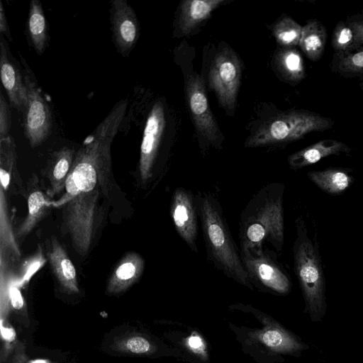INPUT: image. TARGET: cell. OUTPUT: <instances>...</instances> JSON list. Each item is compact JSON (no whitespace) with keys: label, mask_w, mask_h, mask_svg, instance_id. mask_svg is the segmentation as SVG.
<instances>
[{"label":"cell","mask_w":363,"mask_h":363,"mask_svg":"<svg viewBox=\"0 0 363 363\" xmlns=\"http://www.w3.org/2000/svg\"><path fill=\"white\" fill-rule=\"evenodd\" d=\"M128 106V100L118 101L106 118L83 141L75 152L62 199L101 188L106 190L111 174V146Z\"/></svg>","instance_id":"cell-1"},{"label":"cell","mask_w":363,"mask_h":363,"mask_svg":"<svg viewBox=\"0 0 363 363\" xmlns=\"http://www.w3.org/2000/svg\"><path fill=\"white\" fill-rule=\"evenodd\" d=\"M284 185L263 186L248 201L239 220L240 250L262 248L268 243L281 254L284 242L283 198Z\"/></svg>","instance_id":"cell-2"},{"label":"cell","mask_w":363,"mask_h":363,"mask_svg":"<svg viewBox=\"0 0 363 363\" xmlns=\"http://www.w3.org/2000/svg\"><path fill=\"white\" fill-rule=\"evenodd\" d=\"M195 199L208 259L229 278L251 286L218 198L210 191H199Z\"/></svg>","instance_id":"cell-3"},{"label":"cell","mask_w":363,"mask_h":363,"mask_svg":"<svg viewBox=\"0 0 363 363\" xmlns=\"http://www.w3.org/2000/svg\"><path fill=\"white\" fill-rule=\"evenodd\" d=\"M296 238L293 247L294 272L313 315H319L324 305L325 279L315 243L308 237L303 220L296 219Z\"/></svg>","instance_id":"cell-4"},{"label":"cell","mask_w":363,"mask_h":363,"mask_svg":"<svg viewBox=\"0 0 363 363\" xmlns=\"http://www.w3.org/2000/svg\"><path fill=\"white\" fill-rule=\"evenodd\" d=\"M332 121L315 113L295 111L272 118L261 125L245 142V147H256L289 143L308 133L323 131Z\"/></svg>","instance_id":"cell-5"},{"label":"cell","mask_w":363,"mask_h":363,"mask_svg":"<svg viewBox=\"0 0 363 363\" xmlns=\"http://www.w3.org/2000/svg\"><path fill=\"white\" fill-rule=\"evenodd\" d=\"M99 189L58 201L57 206L66 205L65 224L72 246L82 256L86 255L91 245L99 213Z\"/></svg>","instance_id":"cell-6"},{"label":"cell","mask_w":363,"mask_h":363,"mask_svg":"<svg viewBox=\"0 0 363 363\" xmlns=\"http://www.w3.org/2000/svg\"><path fill=\"white\" fill-rule=\"evenodd\" d=\"M241 76V61L231 48L226 47L215 55L209 69V86L228 112L235 108Z\"/></svg>","instance_id":"cell-7"},{"label":"cell","mask_w":363,"mask_h":363,"mask_svg":"<svg viewBox=\"0 0 363 363\" xmlns=\"http://www.w3.org/2000/svg\"><path fill=\"white\" fill-rule=\"evenodd\" d=\"M240 250L244 267L250 281H255L279 294H286L290 289L286 271L278 262L277 253L265 247Z\"/></svg>","instance_id":"cell-8"},{"label":"cell","mask_w":363,"mask_h":363,"mask_svg":"<svg viewBox=\"0 0 363 363\" xmlns=\"http://www.w3.org/2000/svg\"><path fill=\"white\" fill-rule=\"evenodd\" d=\"M21 58L25 68L23 79L27 97L23 110V129L30 145L35 147L41 145L51 133L52 114L39 86L28 72L29 67L26 61Z\"/></svg>","instance_id":"cell-9"},{"label":"cell","mask_w":363,"mask_h":363,"mask_svg":"<svg viewBox=\"0 0 363 363\" xmlns=\"http://www.w3.org/2000/svg\"><path fill=\"white\" fill-rule=\"evenodd\" d=\"M165 127L163 104L157 101L152 107L145 123L139 160V174L143 184L150 182L159 147Z\"/></svg>","instance_id":"cell-10"},{"label":"cell","mask_w":363,"mask_h":363,"mask_svg":"<svg viewBox=\"0 0 363 363\" xmlns=\"http://www.w3.org/2000/svg\"><path fill=\"white\" fill-rule=\"evenodd\" d=\"M170 216L178 235L194 252L198 253L199 216L195 196L190 190L180 186L174 191Z\"/></svg>","instance_id":"cell-11"},{"label":"cell","mask_w":363,"mask_h":363,"mask_svg":"<svg viewBox=\"0 0 363 363\" xmlns=\"http://www.w3.org/2000/svg\"><path fill=\"white\" fill-rule=\"evenodd\" d=\"M186 99L191 117L199 133L211 144L219 143V128L208 106L203 79L190 76L186 86Z\"/></svg>","instance_id":"cell-12"},{"label":"cell","mask_w":363,"mask_h":363,"mask_svg":"<svg viewBox=\"0 0 363 363\" xmlns=\"http://www.w3.org/2000/svg\"><path fill=\"white\" fill-rule=\"evenodd\" d=\"M111 21L113 40L117 50L123 57H127L139 37V22L135 11L125 0H113Z\"/></svg>","instance_id":"cell-13"},{"label":"cell","mask_w":363,"mask_h":363,"mask_svg":"<svg viewBox=\"0 0 363 363\" xmlns=\"http://www.w3.org/2000/svg\"><path fill=\"white\" fill-rule=\"evenodd\" d=\"M6 42L1 36L0 42V74L11 104L19 111L26 104V89L22 75L9 56Z\"/></svg>","instance_id":"cell-14"},{"label":"cell","mask_w":363,"mask_h":363,"mask_svg":"<svg viewBox=\"0 0 363 363\" xmlns=\"http://www.w3.org/2000/svg\"><path fill=\"white\" fill-rule=\"evenodd\" d=\"M350 150L348 146L335 140H323L297 151L288 157V163L292 169H299L313 164L321 159Z\"/></svg>","instance_id":"cell-15"},{"label":"cell","mask_w":363,"mask_h":363,"mask_svg":"<svg viewBox=\"0 0 363 363\" xmlns=\"http://www.w3.org/2000/svg\"><path fill=\"white\" fill-rule=\"evenodd\" d=\"M47 255L52 272L60 284L69 291L78 292L75 267L56 238L51 240Z\"/></svg>","instance_id":"cell-16"},{"label":"cell","mask_w":363,"mask_h":363,"mask_svg":"<svg viewBox=\"0 0 363 363\" xmlns=\"http://www.w3.org/2000/svg\"><path fill=\"white\" fill-rule=\"evenodd\" d=\"M144 267V259L138 253H127L111 274L108 281V291L119 292L130 286L142 275Z\"/></svg>","instance_id":"cell-17"},{"label":"cell","mask_w":363,"mask_h":363,"mask_svg":"<svg viewBox=\"0 0 363 363\" xmlns=\"http://www.w3.org/2000/svg\"><path fill=\"white\" fill-rule=\"evenodd\" d=\"M225 2L224 0H186L180 6L179 28L189 34L198 25L210 18L211 13Z\"/></svg>","instance_id":"cell-18"},{"label":"cell","mask_w":363,"mask_h":363,"mask_svg":"<svg viewBox=\"0 0 363 363\" xmlns=\"http://www.w3.org/2000/svg\"><path fill=\"white\" fill-rule=\"evenodd\" d=\"M74 150L63 147L53 152L48 171L50 188L49 193L52 195L58 194L65 189V184L71 169Z\"/></svg>","instance_id":"cell-19"},{"label":"cell","mask_w":363,"mask_h":363,"mask_svg":"<svg viewBox=\"0 0 363 363\" xmlns=\"http://www.w3.org/2000/svg\"><path fill=\"white\" fill-rule=\"evenodd\" d=\"M27 28L30 40L35 52L41 55L45 49L48 41V28L44 11L38 0L30 1Z\"/></svg>","instance_id":"cell-20"},{"label":"cell","mask_w":363,"mask_h":363,"mask_svg":"<svg viewBox=\"0 0 363 363\" xmlns=\"http://www.w3.org/2000/svg\"><path fill=\"white\" fill-rule=\"evenodd\" d=\"M326 42V30L318 21H311L302 27L299 45L311 60L316 61L322 55Z\"/></svg>","instance_id":"cell-21"},{"label":"cell","mask_w":363,"mask_h":363,"mask_svg":"<svg viewBox=\"0 0 363 363\" xmlns=\"http://www.w3.org/2000/svg\"><path fill=\"white\" fill-rule=\"evenodd\" d=\"M307 176L321 190L331 194L344 191L352 181V178L340 169L311 171L308 172Z\"/></svg>","instance_id":"cell-22"},{"label":"cell","mask_w":363,"mask_h":363,"mask_svg":"<svg viewBox=\"0 0 363 363\" xmlns=\"http://www.w3.org/2000/svg\"><path fill=\"white\" fill-rule=\"evenodd\" d=\"M277 69L284 78L298 82L305 76L303 59L294 49L284 48L279 50L275 56Z\"/></svg>","instance_id":"cell-23"},{"label":"cell","mask_w":363,"mask_h":363,"mask_svg":"<svg viewBox=\"0 0 363 363\" xmlns=\"http://www.w3.org/2000/svg\"><path fill=\"white\" fill-rule=\"evenodd\" d=\"M49 207V202L42 191L30 193L28 198V215L18 230V237L28 235L45 215Z\"/></svg>","instance_id":"cell-24"},{"label":"cell","mask_w":363,"mask_h":363,"mask_svg":"<svg viewBox=\"0 0 363 363\" xmlns=\"http://www.w3.org/2000/svg\"><path fill=\"white\" fill-rule=\"evenodd\" d=\"M261 342L277 352H292L301 348V345L291 335L278 328H269L259 335Z\"/></svg>","instance_id":"cell-25"},{"label":"cell","mask_w":363,"mask_h":363,"mask_svg":"<svg viewBox=\"0 0 363 363\" xmlns=\"http://www.w3.org/2000/svg\"><path fill=\"white\" fill-rule=\"evenodd\" d=\"M272 30L279 45L289 48L299 44L302 27L291 18H283L274 25Z\"/></svg>","instance_id":"cell-26"},{"label":"cell","mask_w":363,"mask_h":363,"mask_svg":"<svg viewBox=\"0 0 363 363\" xmlns=\"http://www.w3.org/2000/svg\"><path fill=\"white\" fill-rule=\"evenodd\" d=\"M333 46L337 51H347L357 45L354 33L350 26L340 23L335 27L333 35Z\"/></svg>","instance_id":"cell-27"},{"label":"cell","mask_w":363,"mask_h":363,"mask_svg":"<svg viewBox=\"0 0 363 363\" xmlns=\"http://www.w3.org/2000/svg\"><path fill=\"white\" fill-rule=\"evenodd\" d=\"M340 69L348 73H363V50L343 57L340 62Z\"/></svg>","instance_id":"cell-28"},{"label":"cell","mask_w":363,"mask_h":363,"mask_svg":"<svg viewBox=\"0 0 363 363\" xmlns=\"http://www.w3.org/2000/svg\"><path fill=\"white\" fill-rule=\"evenodd\" d=\"M11 113L4 95L0 92V139L9 136L11 128Z\"/></svg>","instance_id":"cell-29"},{"label":"cell","mask_w":363,"mask_h":363,"mask_svg":"<svg viewBox=\"0 0 363 363\" xmlns=\"http://www.w3.org/2000/svg\"><path fill=\"white\" fill-rule=\"evenodd\" d=\"M125 347L130 352L143 354L150 351L151 345L145 338L140 336H135L129 338L126 341Z\"/></svg>","instance_id":"cell-30"},{"label":"cell","mask_w":363,"mask_h":363,"mask_svg":"<svg viewBox=\"0 0 363 363\" xmlns=\"http://www.w3.org/2000/svg\"><path fill=\"white\" fill-rule=\"evenodd\" d=\"M186 345L194 353L206 354V347L204 341L197 333H193L186 340Z\"/></svg>","instance_id":"cell-31"},{"label":"cell","mask_w":363,"mask_h":363,"mask_svg":"<svg viewBox=\"0 0 363 363\" xmlns=\"http://www.w3.org/2000/svg\"><path fill=\"white\" fill-rule=\"evenodd\" d=\"M9 296L13 308L20 309L23 306V299L19 289L16 286L9 289Z\"/></svg>","instance_id":"cell-32"},{"label":"cell","mask_w":363,"mask_h":363,"mask_svg":"<svg viewBox=\"0 0 363 363\" xmlns=\"http://www.w3.org/2000/svg\"><path fill=\"white\" fill-rule=\"evenodd\" d=\"M0 33L1 35H4L9 40H13L1 1H0Z\"/></svg>","instance_id":"cell-33"},{"label":"cell","mask_w":363,"mask_h":363,"mask_svg":"<svg viewBox=\"0 0 363 363\" xmlns=\"http://www.w3.org/2000/svg\"><path fill=\"white\" fill-rule=\"evenodd\" d=\"M349 26L354 33L356 44H363V23H351Z\"/></svg>","instance_id":"cell-34"},{"label":"cell","mask_w":363,"mask_h":363,"mask_svg":"<svg viewBox=\"0 0 363 363\" xmlns=\"http://www.w3.org/2000/svg\"><path fill=\"white\" fill-rule=\"evenodd\" d=\"M0 177H1V188L6 190L9 186V180H10V173L9 171L5 168L4 166L1 164L0 169Z\"/></svg>","instance_id":"cell-35"},{"label":"cell","mask_w":363,"mask_h":363,"mask_svg":"<svg viewBox=\"0 0 363 363\" xmlns=\"http://www.w3.org/2000/svg\"><path fill=\"white\" fill-rule=\"evenodd\" d=\"M1 335L6 340H12L15 337V332L12 328H4L1 324Z\"/></svg>","instance_id":"cell-36"},{"label":"cell","mask_w":363,"mask_h":363,"mask_svg":"<svg viewBox=\"0 0 363 363\" xmlns=\"http://www.w3.org/2000/svg\"><path fill=\"white\" fill-rule=\"evenodd\" d=\"M32 363H48V362L45 360L37 359V360L33 362Z\"/></svg>","instance_id":"cell-37"}]
</instances>
